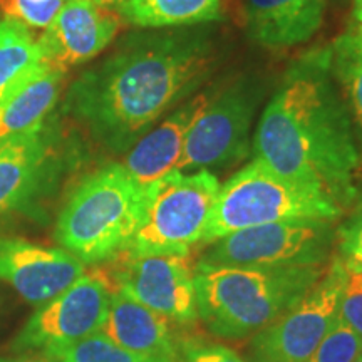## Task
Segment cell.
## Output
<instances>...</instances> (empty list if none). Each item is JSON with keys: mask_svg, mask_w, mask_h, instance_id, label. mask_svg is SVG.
I'll return each instance as SVG.
<instances>
[{"mask_svg": "<svg viewBox=\"0 0 362 362\" xmlns=\"http://www.w3.org/2000/svg\"><path fill=\"white\" fill-rule=\"evenodd\" d=\"M339 259L346 269L362 270V210L337 230Z\"/></svg>", "mask_w": 362, "mask_h": 362, "instance_id": "484cf974", "label": "cell"}, {"mask_svg": "<svg viewBox=\"0 0 362 362\" xmlns=\"http://www.w3.org/2000/svg\"><path fill=\"white\" fill-rule=\"evenodd\" d=\"M362 352V337L337 319L307 362H354Z\"/></svg>", "mask_w": 362, "mask_h": 362, "instance_id": "603a6c76", "label": "cell"}, {"mask_svg": "<svg viewBox=\"0 0 362 362\" xmlns=\"http://www.w3.org/2000/svg\"><path fill=\"white\" fill-rule=\"evenodd\" d=\"M40 61L39 39L27 27L4 17L0 21V94Z\"/></svg>", "mask_w": 362, "mask_h": 362, "instance_id": "44dd1931", "label": "cell"}, {"mask_svg": "<svg viewBox=\"0 0 362 362\" xmlns=\"http://www.w3.org/2000/svg\"><path fill=\"white\" fill-rule=\"evenodd\" d=\"M66 69L44 59L0 94V139L45 126L59 101Z\"/></svg>", "mask_w": 362, "mask_h": 362, "instance_id": "e0dca14e", "label": "cell"}, {"mask_svg": "<svg viewBox=\"0 0 362 362\" xmlns=\"http://www.w3.org/2000/svg\"><path fill=\"white\" fill-rule=\"evenodd\" d=\"M56 171L47 126L0 139V215L24 210L49 187Z\"/></svg>", "mask_w": 362, "mask_h": 362, "instance_id": "5bb4252c", "label": "cell"}, {"mask_svg": "<svg viewBox=\"0 0 362 362\" xmlns=\"http://www.w3.org/2000/svg\"><path fill=\"white\" fill-rule=\"evenodd\" d=\"M339 320L362 337V270L346 269Z\"/></svg>", "mask_w": 362, "mask_h": 362, "instance_id": "d4e9b609", "label": "cell"}, {"mask_svg": "<svg viewBox=\"0 0 362 362\" xmlns=\"http://www.w3.org/2000/svg\"><path fill=\"white\" fill-rule=\"evenodd\" d=\"M354 362H362V352H361V354H359V356H357V359H356Z\"/></svg>", "mask_w": 362, "mask_h": 362, "instance_id": "4dcf8cb0", "label": "cell"}, {"mask_svg": "<svg viewBox=\"0 0 362 362\" xmlns=\"http://www.w3.org/2000/svg\"><path fill=\"white\" fill-rule=\"evenodd\" d=\"M93 2H94V0H93Z\"/></svg>", "mask_w": 362, "mask_h": 362, "instance_id": "e575fe53", "label": "cell"}, {"mask_svg": "<svg viewBox=\"0 0 362 362\" xmlns=\"http://www.w3.org/2000/svg\"><path fill=\"white\" fill-rule=\"evenodd\" d=\"M259 99V89L245 81L211 94L188 131L175 171H211L242 161L250 149V128Z\"/></svg>", "mask_w": 362, "mask_h": 362, "instance_id": "9c48e42d", "label": "cell"}, {"mask_svg": "<svg viewBox=\"0 0 362 362\" xmlns=\"http://www.w3.org/2000/svg\"><path fill=\"white\" fill-rule=\"evenodd\" d=\"M210 98V93L198 94L134 143L123 166L136 183L148 188L175 171L183 155L188 131Z\"/></svg>", "mask_w": 362, "mask_h": 362, "instance_id": "2e32d148", "label": "cell"}, {"mask_svg": "<svg viewBox=\"0 0 362 362\" xmlns=\"http://www.w3.org/2000/svg\"><path fill=\"white\" fill-rule=\"evenodd\" d=\"M178 362H247L237 352L210 342H185L181 344Z\"/></svg>", "mask_w": 362, "mask_h": 362, "instance_id": "4316f807", "label": "cell"}, {"mask_svg": "<svg viewBox=\"0 0 362 362\" xmlns=\"http://www.w3.org/2000/svg\"><path fill=\"white\" fill-rule=\"evenodd\" d=\"M354 19L362 25V0H354Z\"/></svg>", "mask_w": 362, "mask_h": 362, "instance_id": "f1b7e54d", "label": "cell"}, {"mask_svg": "<svg viewBox=\"0 0 362 362\" xmlns=\"http://www.w3.org/2000/svg\"><path fill=\"white\" fill-rule=\"evenodd\" d=\"M327 265L243 269L194 265L198 319L221 339L252 337L305 297Z\"/></svg>", "mask_w": 362, "mask_h": 362, "instance_id": "3957f363", "label": "cell"}, {"mask_svg": "<svg viewBox=\"0 0 362 362\" xmlns=\"http://www.w3.org/2000/svg\"><path fill=\"white\" fill-rule=\"evenodd\" d=\"M342 211L327 198L297 187L253 160L220 185L202 243H214L238 230L279 221H336Z\"/></svg>", "mask_w": 362, "mask_h": 362, "instance_id": "5b68a950", "label": "cell"}, {"mask_svg": "<svg viewBox=\"0 0 362 362\" xmlns=\"http://www.w3.org/2000/svg\"><path fill=\"white\" fill-rule=\"evenodd\" d=\"M119 29L116 8L93 0H66L39 39L42 59L61 69L83 64L103 52Z\"/></svg>", "mask_w": 362, "mask_h": 362, "instance_id": "4fadbf2b", "label": "cell"}, {"mask_svg": "<svg viewBox=\"0 0 362 362\" xmlns=\"http://www.w3.org/2000/svg\"><path fill=\"white\" fill-rule=\"evenodd\" d=\"M94 2L103 4V6H107V7H112V8H117L121 6V4L124 2V0H94Z\"/></svg>", "mask_w": 362, "mask_h": 362, "instance_id": "f546056e", "label": "cell"}, {"mask_svg": "<svg viewBox=\"0 0 362 362\" xmlns=\"http://www.w3.org/2000/svg\"><path fill=\"white\" fill-rule=\"evenodd\" d=\"M357 27H359V29H361V30H362V25H357Z\"/></svg>", "mask_w": 362, "mask_h": 362, "instance_id": "d6a6232c", "label": "cell"}, {"mask_svg": "<svg viewBox=\"0 0 362 362\" xmlns=\"http://www.w3.org/2000/svg\"><path fill=\"white\" fill-rule=\"evenodd\" d=\"M146 188L123 165L86 176L59 214L56 240L86 265L103 264L129 247L141 223Z\"/></svg>", "mask_w": 362, "mask_h": 362, "instance_id": "277c9868", "label": "cell"}, {"mask_svg": "<svg viewBox=\"0 0 362 362\" xmlns=\"http://www.w3.org/2000/svg\"><path fill=\"white\" fill-rule=\"evenodd\" d=\"M0 362H54L45 356H19V357H0Z\"/></svg>", "mask_w": 362, "mask_h": 362, "instance_id": "83f0119b", "label": "cell"}, {"mask_svg": "<svg viewBox=\"0 0 362 362\" xmlns=\"http://www.w3.org/2000/svg\"><path fill=\"white\" fill-rule=\"evenodd\" d=\"M361 210H362V206H361Z\"/></svg>", "mask_w": 362, "mask_h": 362, "instance_id": "836d02e7", "label": "cell"}, {"mask_svg": "<svg viewBox=\"0 0 362 362\" xmlns=\"http://www.w3.org/2000/svg\"><path fill=\"white\" fill-rule=\"evenodd\" d=\"M116 11L144 29L187 27L218 19L220 0H124Z\"/></svg>", "mask_w": 362, "mask_h": 362, "instance_id": "d6986e66", "label": "cell"}, {"mask_svg": "<svg viewBox=\"0 0 362 362\" xmlns=\"http://www.w3.org/2000/svg\"><path fill=\"white\" fill-rule=\"evenodd\" d=\"M42 356L54 362H156L117 346L103 332L66 346L51 347Z\"/></svg>", "mask_w": 362, "mask_h": 362, "instance_id": "7402d4cb", "label": "cell"}, {"mask_svg": "<svg viewBox=\"0 0 362 362\" xmlns=\"http://www.w3.org/2000/svg\"><path fill=\"white\" fill-rule=\"evenodd\" d=\"M218 189V178L208 170L171 171L149 185L141 223L126 250L188 255L202 245Z\"/></svg>", "mask_w": 362, "mask_h": 362, "instance_id": "8992f818", "label": "cell"}, {"mask_svg": "<svg viewBox=\"0 0 362 362\" xmlns=\"http://www.w3.org/2000/svg\"><path fill=\"white\" fill-rule=\"evenodd\" d=\"M346 269L339 255L292 309L253 334L247 362H307L339 319Z\"/></svg>", "mask_w": 362, "mask_h": 362, "instance_id": "ba28073f", "label": "cell"}, {"mask_svg": "<svg viewBox=\"0 0 362 362\" xmlns=\"http://www.w3.org/2000/svg\"><path fill=\"white\" fill-rule=\"evenodd\" d=\"M330 71L349 103V112L362 141V30L359 27L337 37L329 49Z\"/></svg>", "mask_w": 362, "mask_h": 362, "instance_id": "ffe728a7", "label": "cell"}, {"mask_svg": "<svg viewBox=\"0 0 362 362\" xmlns=\"http://www.w3.org/2000/svg\"><path fill=\"white\" fill-rule=\"evenodd\" d=\"M34 2H45V0H34Z\"/></svg>", "mask_w": 362, "mask_h": 362, "instance_id": "1f68e13d", "label": "cell"}, {"mask_svg": "<svg viewBox=\"0 0 362 362\" xmlns=\"http://www.w3.org/2000/svg\"><path fill=\"white\" fill-rule=\"evenodd\" d=\"M171 322L128 293L112 291L101 332L134 354L156 362H178L181 344L176 341Z\"/></svg>", "mask_w": 362, "mask_h": 362, "instance_id": "9a60e30c", "label": "cell"}, {"mask_svg": "<svg viewBox=\"0 0 362 362\" xmlns=\"http://www.w3.org/2000/svg\"><path fill=\"white\" fill-rule=\"evenodd\" d=\"M103 275L110 291H121L176 324L198 319L192 257L181 253L121 252Z\"/></svg>", "mask_w": 362, "mask_h": 362, "instance_id": "30bf717a", "label": "cell"}, {"mask_svg": "<svg viewBox=\"0 0 362 362\" xmlns=\"http://www.w3.org/2000/svg\"><path fill=\"white\" fill-rule=\"evenodd\" d=\"M214 59L205 30L183 27L138 35L83 72L67 90L64 107L111 151H129L202 84Z\"/></svg>", "mask_w": 362, "mask_h": 362, "instance_id": "6da1fadb", "label": "cell"}, {"mask_svg": "<svg viewBox=\"0 0 362 362\" xmlns=\"http://www.w3.org/2000/svg\"><path fill=\"white\" fill-rule=\"evenodd\" d=\"M334 221L292 220L238 230L210 243L200 262L243 269L327 265Z\"/></svg>", "mask_w": 362, "mask_h": 362, "instance_id": "52a82bcc", "label": "cell"}, {"mask_svg": "<svg viewBox=\"0 0 362 362\" xmlns=\"http://www.w3.org/2000/svg\"><path fill=\"white\" fill-rule=\"evenodd\" d=\"M86 264L64 248L0 237V280L29 304L42 307L86 274Z\"/></svg>", "mask_w": 362, "mask_h": 362, "instance_id": "7c38bea8", "label": "cell"}, {"mask_svg": "<svg viewBox=\"0 0 362 362\" xmlns=\"http://www.w3.org/2000/svg\"><path fill=\"white\" fill-rule=\"evenodd\" d=\"M110 300L111 291L103 275L86 272L67 291L39 307L13 341V351L44 352L101 332Z\"/></svg>", "mask_w": 362, "mask_h": 362, "instance_id": "8fae6325", "label": "cell"}, {"mask_svg": "<svg viewBox=\"0 0 362 362\" xmlns=\"http://www.w3.org/2000/svg\"><path fill=\"white\" fill-rule=\"evenodd\" d=\"M253 155L342 210L356 200L361 156L352 116L330 71L329 49L302 57L285 74L260 116Z\"/></svg>", "mask_w": 362, "mask_h": 362, "instance_id": "7a4b0ae2", "label": "cell"}, {"mask_svg": "<svg viewBox=\"0 0 362 362\" xmlns=\"http://www.w3.org/2000/svg\"><path fill=\"white\" fill-rule=\"evenodd\" d=\"M325 7L327 0H247L245 29L264 47H293L317 34Z\"/></svg>", "mask_w": 362, "mask_h": 362, "instance_id": "ac0fdd59", "label": "cell"}, {"mask_svg": "<svg viewBox=\"0 0 362 362\" xmlns=\"http://www.w3.org/2000/svg\"><path fill=\"white\" fill-rule=\"evenodd\" d=\"M66 0H0V11L6 19H11L27 29H47L64 6Z\"/></svg>", "mask_w": 362, "mask_h": 362, "instance_id": "cb8c5ba5", "label": "cell"}]
</instances>
